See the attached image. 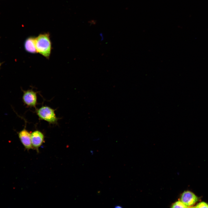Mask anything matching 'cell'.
Here are the masks:
<instances>
[{
    "instance_id": "52a82bcc",
    "label": "cell",
    "mask_w": 208,
    "mask_h": 208,
    "mask_svg": "<svg viewBox=\"0 0 208 208\" xmlns=\"http://www.w3.org/2000/svg\"><path fill=\"white\" fill-rule=\"evenodd\" d=\"M24 49L27 52L35 54L37 53L36 45V38L33 36L28 37L24 44Z\"/></svg>"
},
{
    "instance_id": "9c48e42d",
    "label": "cell",
    "mask_w": 208,
    "mask_h": 208,
    "mask_svg": "<svg viewBox=\"0 0 208 208\" xmlns=\"http://www.w3.org/2000/svg\"><path fill=\"white\" fill-rule=\"evenodd\" d=\"M193 207L196 208H208V204L204 202H202L197 204L196 206Z\"/></svg>"
},
{
    "instance_id": "7c38bea8",
    "label": "cell",
    "mask_w": 208,
    "mask_h": 208,
    "mask_svg": "<svg viewBox=\"0 0 208 208\" xmlns=\"http://www.w3.org/2000/svg\"><path fill=\"white\" fill-rule=\"evenodd\" d=\"M115 208H122L123 207L120 205H116L115 206Z\"/></svg>"
},
{
    "instance_id": "ba28073f",
    "label": "cell",
    "mask_w": 208,
    "mask_h": 208,
    "mask_svg": "<svg viewBox=\"0 0 208 208\" xmlns=\"http://www.w3.org/2000/svg\"><path fill=\"white\" fill-rule=\"evenodd\" d=\"M171 207L172 208L188 207L181 200H178L176 202L172 205Z\"/></svg>"
},
{
    "instance_id": "4fadbf2b",
    "label": "cell",
    "mask_w": 208,
    "mask_h": 208,
    "mask_svg": "<svg viewBox=\"0 0 208 208\" xmlns=\"http://www.w3.org/2000/svg\"><path fill=\"white\" fill-rule=\"evenodd\" d=\"M90 152H91V153H92V155H93V151H90Z\"/></svg>"
},
{
    "instance_id": "5bb4252c",
    "label": "cell",
    "mask_w": 208,
    "mask_h": 208,
    "mask_svg": "<svg viewBox=\"0 0 208 208\" xmlns=\"http://www.w3.org/2000/svg\"><path fill=\"white\" fill-rule=\"evenodd\" d=\"M2 63H1L0 62V66H1V64H2Z\"/></svg>"
},
{
    "instance_id": "7a4b0ae2",
    "label": "cell",
    "mask_w": 208,
    "mask_h": 208,
    "mask_svg": "<svg viewBox=\"0 0 208 208\" xmlns=\"http://www.w3.org/2000/svg\"><path fill=\"white\" fill-rule=\"evenodd\" d=\"M55 110L50 107L43 106L36 109L35 112L39 120L45 121L50 124L56 125L59 118L57 117Z\"/></svg>"
},
{
    "instance_id": "8992f818",
    "label": "cell",
    "mask_w": 208,
    "mask_h": 208,
    "mask_svg": "<svg viewBox=\"0 0 208 208\" xmlns=\"http://www.w3.org/2000/svg\"><path fill=\"white\" fill-rule=\"evenodd\" d=\"M180 200L188 207L192 206L198 200L197 197L189 191H184L182 194Z\"/></svg>"
},
{
    "instance_id": "30bf717a",
    "label": "cell",
    "mask_w": 208,
    "mask_h": 208,
    "mask_svg": "<svg viewBox=\"0 0 208 208\" xmlns=\"http://www.w3.org/2000/svg\"><path fill=\"white\" fill-rule=\"evenodd\" d=\"M88 23L90 24V25H95L96 23V21L94 20H92L88 22Z\"/></svg>"
},
{
    "instance_id": "3957f363",
    "label": "cell",
    "mask_w": 208,
    "mask_h": 208,
    "mask_svg": "<svg viewBox=\"0 0 208 208\" xmlns=\"http://www.w3.org/2000/svg\"><path fill=\"white\" fill-rule=\"evenodd\" d=\"M22 91V100L24 104L27 107L36 108L37 104V92L32 89Z\"/></svg>"
},
{
    "instance_id": "6da1fadb",
    "label": "cell",
    "mask_w": 208,
    "mask_h": 208,
    "mask_svg": "<svg viewBox=\"0 0 208 208\" xmlns=\"http://www.w3.org/2000/svg\"><path fill=\"white\" fill-rule=\"evenodd\" d=\"M36 45L37 53L49 59L52 49V44L49 33L40 34L36 38Z\"/></svg>"
},
{
    "instance_id": "8fae6325",
    "label": "cell",
    "mask_w": 208,
    "mask_h": 208,
    "mask_svg": "<svg viewBox=\"0 0 208 208\" xmlns=\"http://www.w3.org/2000/svg\"><path fill=\"white\" fill-rule=\"evenodd\" d=\"M100 35L101 37V41H102L104 40V37L102 33H100Z\"/></svg>"
},
{
    "instance_id": "277c9868",
    "label": "cell",
    "mask_w": 208,
    "mask_h": 208,
    "mask_svg": "<svg viewBox=\"0 0 208 208\" xmlns=\"http://www.w3.org/2000/svg\"><path fill=\"white\" fill-rule=\"evenodd\" d=\"M31 138L33 149L38 153L39 148L44 142L45 136L44 134L40 131L36 130L31 132Z\"/></svg>"
},
{
    "instance_id": "5b68a950",
    "label": "cell",
    "mask_w": 208,
    "mask_h": 208,
    "mask_svg": "<svg viewBox=\"0 0 208 208\" xmlns=\"http://www.w3.org/2000/svg\"><path fill=\"white\" fill-rule=\"evenodd\" d=\"M31 132L28 131L26 127L18 132V138L25 148L27 151L33 149L32 145Z\"/></svg>"
}]
</instances>
